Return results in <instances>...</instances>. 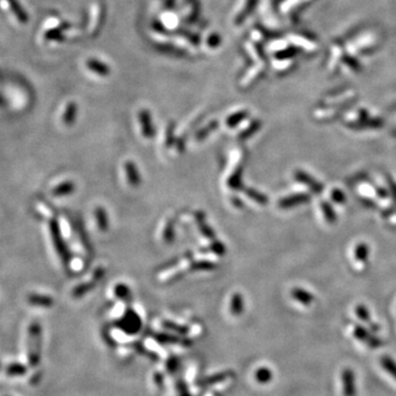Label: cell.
Returning <instances> with one entry per match:
<instances>
[{
    "label": "cell",
    "mask_w": 396,
    "mask_h": 396,
    "mask_svg": "<svg viewBox=\"0 0 396 396\" xmlns=\"http://www.w3.org/2000/svg\"><path fill=\"white\" fill-rule=\"evenodd\" d=\"M50 234L52 237L53 244L56 250L57 254L61 258V260L64 261V263L67 264L70 262V252L69 249L66 247V243L63 240V237L60 230V226L56 223V220H51L50 223Z\"/></svg>",
    "instance_id": "7a4b0ae2"
},
{
    "label": "cell",
    "mask_w": 396,
    "mask_h": 396,
    "mask_svg": "<svg viewBox=\"0 0 396 396\" xmlns=\"http://www.w3.org/2000/svg\"><path fill=\"white\" fill-rule=\"evenodd\" d=\"M173 143V125H171V128L168 129L167 134H166V146H172Z\"/></svg>",
    "instance_id": "8d00e7d4"
},
{
    "label": "cell",
    "mask_w": 396,
    "mask_h": 396,
    "mask_svg": "<svg viewBox=\"0 0 396 396\" xmlns=\"http://www.w3.org/2000/svg\"><path fill=\"white\" fill-rule=\"evenodd\" d=\"M139 120H140V125H141L142 129V134L144 138L151 139L156 134V129H154V125L152 122L151 114H150L148 110H141L139 113Z\"/></svg>",
    "instance_id": "52a82bcc"
},
{
    "label": "cell",
    "mask_w": 396,
    "mask_h": 396,
    "mask_svg": "<svg viewBox=\"0 0 396 396\" xmlns=\"http://www.w3.org/2000/svg\"><path fill=\"white\" fill-rule=\"evenodd\" d=\"M260 128V121H253L252 123H251L249 127L247 128V129H244L242 132H241V134L239 136V138L242 140V139H248V138H250L251 136H252V134L254 133V132H257V130Z\"/></svg>",
    "instance_id": "1f68e13d"
},
{
    "label": "cell",
    "mask_w": 396,
    "mask_h": 396,
    "mask_svg": "<svg viewBox=\"0 0 396 396\" xmlns=\"http://www.w3.org/2000/svg\"><path fill=\"white\" fill-rule=\"evenodd\" d=\"M230 312L236 316H239L243 312V298L240 293H235L231 297Z\"/></svg>",
    "instance_id": "e0dca14e"
},
{
    "label": "cell",
    "mask_w": 396,
    "mask_h": 396,
    "mask_svg": "<svg viewBox=\"0 0 396 396\" xmlns=\"http://www.w3.org/2000/svg\"><path fill=\"white\" fill-rule=\"evenodd\" d=\"M74 191H75V184H74V183L71 182V181H66V182L61 183L60 185H57L56 187L53 188L52 195L56 196V197L67 196V195H71Z\"/></svg>",
    "instance_id": "7c38bea8"
},
{
    "label": "cell",
    "mask_w": 396,
    "mask_h": 396,
    "mask_svg": "<svg viewBox=\"0 0 396 396\" xmlns=\"http://www.w3.org/2000/svg\"><path fill=\"white\" fill-rule=\"evenodd\" d=\"M272 376H273L272 372L268 368H260L258 369L257 372H255V380H257L259 383L262 384L269 383L270 381L272 380Z\"/></svg>",
    "instance_id": "7402d4cb"
},
{
    "label": "cell",
    "mask_w": 396,
    "mask_h": 396,
    "mask_svg": "<svg viewBox=\"0 0 396 396\" xmlns=\"http://www.w3.org/2000/svg\"><path fill=\"white\" fill-rule=\"evenodd\" d=\"M28 301L30 304L35 306H41V307H51L54 302L50 296L41 295V294H32L29 296Z\"/></svg>",
    "instance_id": "9a60e30c"
},
{
    "label": "cell",
    "mask_w": 396,
    "mask_h": 396,
    "mask_svg": "<svg viewBox=\"0 0 396 396\" xmlns=\"http://www.w3.org/2000/svg\"><path fill=\"white\" fill-rule=\"evenodd\" d=\"M87 66H88L91 71L95 72V73L103 75V76L108 75L109 71H110L107 65L99 61H96V60H89L88 62H87Z\"/></svg>",
    "instance_id": "d6986e66"
},
{
    "label": "cell",
    "mask_w": 396,
    "mask_h": 396,
    "mask_svg": "<svg viewBox=\"0 0 396 396\" xmlns=\"http://www.w3.org/2000/svg\"><path fill=\"white\" fill-rule=\"evenodd\" d=\"M295 177H296V180L298 182H302V183H304V184H306L307 186H310L311 190L313 192L319 193L321 191L322 187H321V185L319 184V183L316 182L315 180H313V178L310 175H307L306 173H304L302 171H298L295 174Z\"/></svg>",
    "instance_id": "5bb4252c"
},
{
    "label": "cell",
    "mask_w": 396,
    "mask_h": 396,
    "mask_svg": "<svg viewBox=\"0 0 396 396\" xmlns=\"http://www.w3.org/2000/svg\"><path fill=\"white\" fill-rule=\"evenodd\" d=\"M95 218H96V223H97V226L100 231H107L109 228V221H108V216H107V212L103 208V207H97V208L95 209Z\"/></svg>",
    "instance_id": "4fadbf2b"
},
{
    "label": "cell",
    "mask_w": 396,
    "mask_h": 396,
    "mask_svg": "<svg viewBox=\"0 0 396 396\" xmlns=\"http://www.w3.org/2000/svg\"><path fill=\"white\" fill-rule=\"evenodd\" d=\"M0 366H1V363H0Z\"/></svg>",
    "instance_id": "ab89813d"
},
{
    "label": "cell",
    "mask_w": 396,
    "mask_h": 396,
    "mask_svg": "<svg viewBox=\"0 0 396 396\" xmlns=\"http://www.w3.org/2000/svg\"><path fill=\"white\" fill-rule=\"evenodd\" d=\"M76 105L74 103H71L67 106V108L65 110V114H64V117H63V121L66 125H72L75 121V118H76Z\"/></svg>",
    "instance_id": "44dd1931"
},
{
    "label": "cell",
    "mask_w": 396,
    "mask_h": 396,
    "mask_svg": "<svg viewBox=\"0 0 396 396\" xmlns=\"http://www.w3.org/2000/svg\"><path fill=\"white\" fill-rule=\"evenodd\" d=\"M248 117V113L247 112H239V113H236L233 116H230V117L227 119L226 124L228 125L230 128H234L236 127L237 124H239L241 121H242L243 119H245Z\"/></svg>",
    "instance_id": "484cf974"
},
{
    "label": "cell",
    "mask_w": 396,
    "mask_h": 396,
    "mask_svg": "<svg viewBox=\"0 0 396 396\" xmlns=\"http://www.w3.org/2000/svg\"><path fill=\"white\" fill-rule=\"evenodd\" d=\"M163 326L166 328V329H170V330H173V331H176L177 334H180V335H182V336H185L187 332H188V328L187 327H185V326H180V325H177V323H175V322H173V321H163Z\"/></svg>",
    "instance_id": "f546056e"
},
{
    "label": "cell",
    "mask_w": 396,
    "mask_h": 396,
    "mask_svg": "<svg viewBox=\"0 0 396 396\" xmlns=\"http://www.w3.org/2000/svg\"><path fill=\"white\" fill-rule=\"evenodd\" d=\"M154 339L157 341L161 342V344H171V345H183V346H190L191 341L185 339V338H181L174 335H166V334H156L153 335Z\"/></svg>",
    "instance_id": "9c48e42d"
},
{
    "label": "cell",
    "mask_w": 396,
    "mask_h": 396,
    "mask_svg": "<svg viewBox=\"0 0 396 396\" xmlns=\"http://www.w3.org/2000/svg\"><path fill=\"white\" fill-rule=\"evenodd\" d=\"M321 208L323 211V215H325V217H326V219L329 221V223H334V221L336 220V215H335V212L332 211V208L330 207V205L327 204V202H322Z\"/></svg>",
    "instance_id": "836d02e7"
},
{
    "label": "cell",
    "mask_w": 396,
    "mask_h": 396,
    "mask_svg": "<svg viewBox=\"0 0 396 396\" xmlns=\"http://www.w3.org/2000/svg\"><path fill=\"white\" fill-rule=\"evenodd\" d=\"M354 336L356 338V339L364 342V344L372 348V349H374V348H379L381 345H382V341H381L379 338L374 337L373 335L369 332L368 330L363 328L362 326H356L355 329H354Z\"/></svg>",
    "instance_id": "8992f818"
},
{
    "label": "cell",
    "mask_w": 396,
    "mask_h": 396,
    "mask_svg": "<svg viewBox=\"0 0 396 396\" xmlns=\"http://www.w3.org/2000/svg\"><path fill=\"white\" fill-rule=\"evenodd\" d=\"M114 292L116 294V296L120 299H122V301H129L130 297H131L130 288L125 284H117L115 286Z\"/></svg>",
    "instance_id": "cb8c5ba5"
},
{
    "label": "cell",
    "mask_w": 396,
    "mask_h": 396,
    "mask_svg": "<svg viewBox=\"0 0 396 396\" xmlns=\"http://www.w3.org/2000/svg\"><path fill=\"white\" fill-rule=\"evenodd\" d=\"M42 330L38 321L31 322L28 329V360L31 366H37L41 360Z\"/></svg>",
    "instance_id": "6da1fadb"
},
{
    "label": "cell",
    "mask_w": 396,
    "mask_h": 396,
    "mask_svg": "<svg viewBox=\"0 0 396 396\" xmlns=\"http://www.w3.org/2000/svg\"><path fill=\"white\" fill-rule=\"evenodd\" d=\"M196 220H197V225H198V228H199V230H200V233L204 235L207 239L212 240V242L216 241V236L214 234V231L210 229V227L207 225V223L205 221L204 214H201V212H197Z\"/></svg>",
    "instance_id": "8fae6325"
},
{
    "label": "cell",
    "mask_w": 396,
    "mask_h": 396,
    "mask_svg": "<svg viewBox=\"0 0 396 396\" xmlns=\"http://www.w3.org/2000/svg\"><path fill=\"white\" fill-rule=\"evenodd\" d=\"M211 249L214 250V252H216L218 255H224L226 252V249L224 247V244L219 242V241H214L211 244Z\"/></svg>",
    "instance_id": "e575fe53"
},
{
    "label": "cell",
    "mask_w": 396,
    "mask_h": 396,
    "mask_svg": "<svg viewBox=\"0 0 396 396\" xmlns=\"http://www.w3.org/2000/svg\"><path fill=\"white\" fill-rule=\"evenodd\" d=\"M241 175H242V170L241 167L237 168V170L231 174V176L228 180V186L234 188V190H238L241 187Z\"/></svg>",
    "instance_id": "d4e9b609"
},
{
    "label": "cell",
    "mask_w": 396,
    "mask_h": 396,
    "mask_svg": "<svg viewBox=\"0 0 396 396\" xmlns=\"http://www.w3.org/2000/svg\"><path fill=\"white\" fill-rule=\"evenodd\" d=\"M233 201H234V204H235L236 206H238V207L242 206V204H241V200H240V199H237V198H233Z\"/></svg>",
    "instance_id": "f35d334b"
},
{
    "label": "cell",
    "mask_w": 396,
    "mask_h": 396,
    "mask_svg": "<svg viewBox=\"0 0 396 396\" xmlns=\"http://www.w3.org/2000/svg\"><path fill=\"white\" fill-rule=\"evenodd\" d=\"M356 315H358V317L360 318L361 320H363V321H365V322H369L370 325H371L370 327H371L372 329H373L374 331H378V330H379V326H376V325H374V323H372V322H371L370 314H369V311L366 310V307H365V306H363V305L356 306Z\"/></svg>",
    "instance_id": "ffe728a7"
},
{
    "label": "cell",
    "mask_w": 396,
    "mask_h": 396,
    "mask_svg": "<svg viewBox=\"0 0 396 396\" xmlns=\"http://www.w3.org/2000/svg\"><path fill=\"white\" fill-rule=\"evenodd\" d=\"M356 259L359 260V261H365L366 258H368V254H369V249L366 247L365 244H359L358 248L356 249Z\"/></svg>",
    "instance_id": "d6a6232c"
},
{
    "label": "cell",
    "mask_w": 396,
    "mask_h": 396,
    "mask_svg": "<svg viewBox=\"0 0 396 396\" xmlns=\"http://www.w3.org/2000/svg\"><path fill=\"white\" fill-rule=\"evenodd\" d=\"M216 265L208 261H199V262H194L191 264L192 271H208V270L215 269Z\"/></svg>",
    "instance_id": "f1b7e54d"
},
{
    "label": "cell",
    "mask_w": 396,
    "mask_h": 396,
    "mask_svg": "<svg viewBox=\"0 0 396 396\" xmlns=\"http://www.w3.org/2000/svg\"><path fill=\"white\" fill-rule=\"evenodd\" d=\"M307 200H310V197L307 195H303V194H299V195H293V196H288V197H285L283 199L279 200V207L281 208H289V207H294L298 204H304V202H306Z\"/></svg>",
    "instance_id": "30bf717a"
},
{
    "label": "cell",
    "mask_w": 396,
    "mask_h": 396,
    "mask_svg": "<svg viewBox=\"0 0 396 396\" xmlns=\"http://www.w3.org/2000/svg\"><path fill=\"white\" fill-rule=\"evenodd\" d=\"M381 365L396 381V361L390 356H383L381 358Z\"/></svg>",
    "instance_id": "ac0fdd59"
},
{
    "label": "cell",
    "mask_w": 396,
    "mask_h": 396,
    "mask_svg": "<svg viewBox=\"0 0 396 396\" xmlns=\"http://www.w3.org/2000/svg\"><path fill=\"white\" fill-rule=\"evenodd\" d=\"M124 171L125 175H127V180L131 187H138L141 183V178H140V174L137 168V165L132 161H128L124 164Z\"/></svg>",
    "instance_id": "ba28073f"
},
{
    "label": "cell",
    "mask_w": 396,
    "mask_h": 396,
    "mask_svg": "<svg viewBox=\"0 0 396 396\" xmlns=\"http://www.w3.org/2000/svg\"><path fill=\"white\" fill-rule=\"evenodd\" d=\"M218 42H219V38L217 36H212L211 39H210V41H209V45L210 46H216L217 43H218Z\"/></svg>",
    "instance_id": "74e56055"
},
{
    "label": "cell",
    "mask_w": 396,
    "mask_h": 396,
    "mask_svg": "<svg viewBox=\"0 0 396 396\" xmlns=\"http://www.w3.org/2000/svg\"><path fill=\"white\" fill-rule=\"evenodd\" d=\"M26 372H27L26 366L21 363H18V362H13V363L9 364L6 368V373L11 376L23 375Z\"/></svg>",
    "instance_id": "603a6c76"
},
{
    "label": "cell",
    "mask_w": 396,
    "mask_h": 396,
    "mask_svg": "<svg viewBox=\"0 0 396 396\" xmlns=\"http://www.w3.org/2000/svg\"><path fill=\"white\" fill-rule=\"evenodd\" d=\"M217 127H218V123H217V121L210 122L208 125H207V127L200 129L199 131L197 132V134H196L197 140H201V139L206 138L211 131H214V130H215Z\"/></svg>",
    "instance_id": "4dcf8cb0"
},
{
    "label": "cell",
    "mask_w": 396,
    "mask_h": 396,
    "mask_svg": "<svg viewBox=\"0 0 396 396\" xmlns=\"http://www.w3.org/2000/svg\"><path fill=\"white\" fill-rule=\"evenodd\" d=\"M174 236H175V231H174V221L170 219V221H167L165 228L163 231V239L165 242L171 243L174 240Z\"/></svg>",
    "instance_id": "83f0119b"
},
{
    "label": "cell",
    "mask_w": 396,
    "mask_h": 396,
    "mask_svg": "<svg viewBox=\"0 0 396 396\" xmlns=\"http://www.w3.org/2000/svg\"><path fill=\"white\" fill-rule=\"evenodd\" d=\"M117 325L120 329L123 330L124 332H127V334L134 335L141 329L142 321L140 319V317L138 316L137 313H134L133 311H128L124 314V316L121 319L118 321Z\"/></svg>",
    "instance_id": "3957f363"
},
{
    "label": "cell",
    "mask_w": 396,
    "mask_h": 396,
    "mask_svg": "<svg viewBox=\"0 0 396 396\" xmlns=\"http://www.w3.org/2000/svg\"><path fill=\"white\" fill-rule=\"evenodd\" d=\"M104 275H105V270L103 268L96 269L94 274H93V277H91V279L89 282H86V283L77 285V286L74 288L73 296L74 297H81V296H84L86 293L90 292L91 289H93L96 286V284H97L100 281V279L104 277Z\"/></svg>",
    "instance_id": "5b68a950"
},
{
    "label": "cell",
    "mask_w": 396,
    "mask_h": 396,
    "mask_svg": "<svg viewBox=\"0 0 396 396\" xmlns=\"http://www.w3.org/2000/svg\"><path fill=\"white\" fill-rule=\"evenodd\" d=\"M342 395L344 396H356V373L351 368H346L341 372Z\"/></svg>",
    "instance_id": "277c9868"
},
{
    "label": "cell",
    "mask_w": 396,
    "mask_h": 396,
    "mask_svg": "<svg viewBox=\"0 0 396 396\" xmlns=\"http://www.w3.org/2000/svg\"><path fill=\"white\" fill-rule=\"evenodd\" d=\"M245 194H247L251 198V199L255 200L261 205H265L268 202V197L267 196L263 195V194H261V193H259L257 191L252 190V188H247V190H245Z\"/></svg>",
    "instance_id": "4316f807"
},
{
    "label": "cell",
    "mask_w": 396,
    "mask_h": 396,
    "mask_svg": "<svg viewBox=\"0 0 396 396\" xmlns=\"http://www.w3.org/2000/svg\"><path fill=\"white\" fill-rule=\"evenodd\" d=\"M292 296L295 301L303 304V305H311L314 301L312 294L304 291L302 288H294L292 291Z\"/></svg>",
    "instance_id": "2e32d148"
},
{
    "label": "cell",
    "mask_w": 396,
    "mask_h": 396,
    "mask_svg": "<svg viewBox=\"0 0 396 396\" xmlns=\"http://www.w3.org/2000/svg\"><path fill=\"white\" fill-rule=\"evenodd\" d=\"M331 197H332V199H334L337 202H341V201L345 200V195L342 194L340 191H334V192H332Z\"/></svg>",
    "instance_id": "d590c367"
}]
</instances>
